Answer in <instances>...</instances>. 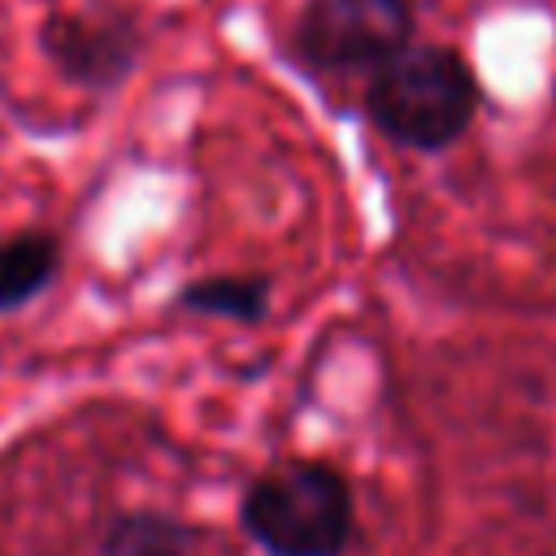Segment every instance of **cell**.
Returning <instances> with one entry per match:
<instances>
[{
  "instance_id": "6da1fadb",
  "label": "cell",
  "mask_w": 556,
  "mask_h": 556,
  "mask_svg": "<svg viewBox=\"0 0 556 556\" xmlns=\"http://www.w3.org/2000/svg\"><path fill=\"white\" fill-rule=\"evenodd\" d=\"M235 521L261 556H348L356 486L326 456H278L248 478Z\"/></svg>"
},
{
  "instance_id": "7a4b0ae2",
  "label": "cell",
  "mask_w": 556,
  "mask_h": 556,
  "mask_svg": "<svg viewBox=\"0 0 556 556\" xmlns=\"http://www.w3.org/2000/svg\"><path fill=\"white\" fill-rule=\"evenodd\" d=\"M482 104L469 56L452 43H408L365 78V122L404 152L439 156L465 139Z\"/></svg>"
},
{
  "instance_id": "3957f363",
  "label": "cell",
  "mask_w": 556,
  "mask_h": 556,
  "mask_svg": "<svg viewBox=\"0 0 556 556\" xmlns=\"http://www.w3.org/2000/svg\"><path fill=\"white\" fill-rule=\"evenodd\" d=\"M413 0H304L291 26V43L313 74L369 78L413 43Z\"/></svg>"
},
{
  "instance_id": "277c9868",
  "label": "cell",
  "mask_w": 556,
  "mask_h": 556,
  "mask_svg": "<svg viewBox=\"0 0 556 556\" xmlns=\"http://www.w3.org/2000/svg\"><path fill=\"white\" fill-rule=\"evenodd\" d=\"M39 52L52 65V74L87 96H113L130 83L143 56V26L135 13L113 4H87V9H52L39 22Z\"/></svg>"
},
{
  "instance_id": "5b68a950",
  "label": "cell",
  "mask_w": 556,
  "mask_h": 556,
  "mask_svg": "<svg viewBox=\"0 0 556 556\" xmlns=\"http://www.w3.org/2000/svg\"><path fill=\"white\" fill-rule=\"evenodd\" d=\"M65 269V243L56 230L26 226L0 239V313H17L39 300Z\"/></svg>"
},
{
  "instance_id": "8992f818",
  "label": "cell",
  "mask_w": 556,
  "mask_h": 556,
  "mask_svg": "<svg viewBox=\"0 0 556 556\" xmlns=\"http://www.w3.org/2000/svg\"><path fill=\"white\" fill-rule=\"evenodd\" d=\"M174 308L187 317L261 326L274 308V278L269 274H200L174 291Z\"/></svg>"
},
{
  "instance_id": "52a82bcc",
  "label": "cell",
  "mask_w": 556,
  "mask_h": 556,
  "mask_svg": "<svg viewBox=\"0 0 556 556\" xmlns=\"http://www.w3.org/2000/svg\"><path fill=\"white\" fill-rule=\"evenodd\" d=\"M195 526L165 508H126L104 521L100 556H195Z\"/></svg>"
}]
</instances>
